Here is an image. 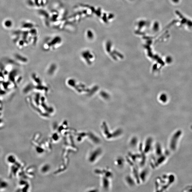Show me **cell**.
Instances as JSON below:
<instances>
[{
    "mask_svg": "<svg viewBox=\"0 0 192 192\" xmlns=\"http://www.w3.org/2000/svg\"><path fill=\"white\" fill-rule=\"evenodd\" d=\"M5 25L6 26L10 27L12 25V23H11V21H9V20H8V21H7L5 22Z\"/></svg>",
    "mask_w": 192,
    "mask_h": 192,
    "instance_id": "cell-1",
    "label": "cell"
}]
</instances>
